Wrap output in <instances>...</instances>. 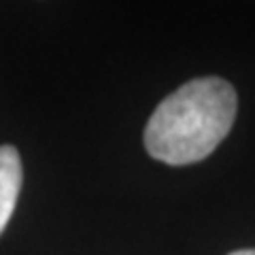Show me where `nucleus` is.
<instances>
[{"instance_id": "3", "label": "nucleus", "mask_w": 255, "mask_h": 255, "mask_svg": "<svg viewBox=\"0 0 255 255\" xmlns=\"http://www.w3.org/2000/svg\"><path fill=\"white\" fill-rule=\"evenodd\" d=\"M230 255H255V249H243V251H234Z\"/></svg>"}, {"instance_id": "2", "label": "nucleus", "mask_w": 255, "mask_h": 255, "mask_svg": "<svg viewBox=\"0 0 255 255\" xmlns=\"http://www.w3.org/2000/svg\"><path fill=\"white\" fill-rule=\"evenodd\" d=\"M21 157L11 145H0V236L15 211L21 189Z\"/></svg>"}, {"instance_id": "1", "label": "nucleus", "mask_w": 255, "mask_h": 255, "mask_svg": "<svg viewBox=\"0 0 255 255\" xmlns=\"http://www.w3.org/2000/svg\"><path fill=\"white\" fill-rule=\"evenodd\" d=\"M238 98L232 83L200 77L159 102L145 128V149L157 162L187 166L209 157L230 134Z\"/></svg>"}]
</instances>
